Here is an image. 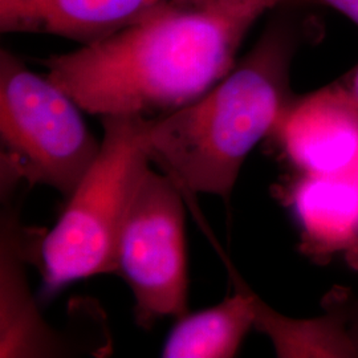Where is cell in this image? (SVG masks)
<instances>
[{
  "instance_id": "13",
  "label": "cell",
  "mask_w": 358,
  "mask_h": 358,
  "mask_svg": "<svg viewBox=\"0 0 358 358\" xmlns=\"http://www.w3.org/2000/svg\"><path fill=\"white\" fill-rule=\"evenodd\" d=\"M343 85L345 87L346 90L349 92L350 97L358 106V63L343 80Z\"/></svg>"
},
{
  "instance_id": "3",
  "label": "cell",
  "mask_w": 358,
  "mask_h": 358,
  "mask_svg": "<svg viewBox=\"0 0 358 358\" xmlns=\"http://www.w3.org/2000/svg\"><path fill=\"white\" fill-rule=\"evenodd\" d=\"M152 117L103 115L100 152L68 196L57 223L38 241L43 294L71 282L117 272V243L129 205L152 165L148 130Z\"/></svg>"
},
{
  "instance_id": "2",
  "label": "cell",
  "mask_w": 358,
  "mask_h": 358,
  "mask_svg": "<svg viewBox=\"0 0 358 358\" xmlns=\"http://www.w3.org/2000/svg\"><path fill=\"white\" fill-rule=\"evenodd\" d=\"M299 44L294 23L276 20L203 96L152 117V162L185 194H211L227 201L247 155L272 136L294 99L291 66Z\"/></svg>"
},
{
  "instance_id": "9",
  "label": "cell",
  "mask_w": 358,
  "mask_h": 358,
  "mask_svg": "<svg viewBox=\"0 0 358 358\" xmlns=\"http://www.w3.org/2000/svg\"><path fill=\"white\" fill-rule=\"evenodd\" d=\"M288 202L312 255L358 250V171L344 176L303 174L288 192Z\"/></svg>"
},
{
  "instance_id": "11",
  "label": "cell",
  "mask_w": 358,
  "mask_h": 358,
  "mask_svg": "<svg viewBox=\"0 0 358 358\" xmlns=\"http://www.w3.org/2000/svg\"><path fill=\"white\" fill-rule=\"evenodd\" d=\"M344 313L333 310L315 319H292L255 296V327L280 358L358 357V343Z\"/></svg>"
},
{
  "instance_id": "14",
  "label": "cell",
  "mask_w": 358,
  "mask_h": 358,
  "mask_svg": "<svg viewBox=\"0 0 358 358\" xmlns=\"http://www.w3.org/2000/svg\"><path fill=\"white\" fill-rule=\"evenodd\" d=\"M353 336H355V338H356V341L358 343V332L353 333Z\"/></svg>"
},
{
  "instance_id": "4",
  "label": "cell",
  "mask_w": 358,
  "mask_h": 358,
  "mask_svg": "<svg viewBox=\"0 0 358 358\" xmlns=\"http://www.w3.org/2000/svg\"><path fill=\"white\" fill-rule=\"evenodd\" d=\"M78 103L8 50L0 52L1 180L69 196L100 152Z\"/></svg>"
},
{
  "instance_id": "10",
  "label": "cell",
  "mask_w": 358,
  "mask_h": 358,
  "mask_svg": "<svg viewBox=\"0 0 358 358\" xmlns=\"http://www.w3.org/2000/svg\"><path fill=\"white\" fill-rule=\"evenodd\" d=\"M235 291L220 304L185 313L169 333L162 357L231 358L255 327L256 294L231 269Z\"/></svg>"
},
{
  "instance_id": "12",
  "label": "cell",
  "mask_w": 358,
  "mask_h": 358,
  "mask_svg": "<svg viewBox=\"0 0 358 358\" xmlns=\"http://www.w3.org/2000/svg\"><path fill=\"white\" fill-rule=\"evenodd\" d=\"M310 3H319L334 11L344 15L353 24L358 27V0H306Z\"/></svg>"
},
{
  "instance_id": "7",
  "label": "cell",
  "mask_w": 358,
  "mask_h": 358,
  "mask_svg": "<svg viewBox=\"0 0 358 358\" xmlns=\"http://www.w3.org/2000/svg\"><path fill=\"white\" fill-rule=\"evenodd\" d=\"M40 235H31L7 206L0 238V357H65L72 349L38 312L27 282V263L38 256Z\"/></svg>"
},
{
  "instance_id": "6",
  "label": "cell",
  "mask_w": 358,
  "mask_h": 358,
  "mask_svg": "<svg viewBox=\"0 0 358 358\" xmlns=\"http://www.w3.org/2000/svg\"><path fill=\"white\" fill-rule=\"evenodd\" d=\"M272 136L301 174L358 171V106L341 81L294 97Z\"/></svg>"
},
{
  "instance_id": "5",
  "label": "cell",
  "mask_w": 358,
  "mask_h": 358,
  "mask_svg": "<svg viewBox=\"0 0 358 358\" xmlns=\"http://www.w3.org/2000/svg\"><path fill=\"white\" fill-rule=\"evenodd\" d=\"M182 189L152 166L131 198L117 243V272L134 296L142 328L187 310V259Z\"/></svg>"
},
{
  "instance_id": "1",
  "label": "cell",
  "mask_w": 358,
  "mask_h": 358,
  "mask_svg": "<svg viewBox=\"0 0 358 358\" xmlns=\"http://www.w3.org/2000/svg\"><path fill=\"white\" fill-rule=\"evenodd\" d=\"M287 1L306 0H164L109 38L52 55L47 76L90 115H167L226 76L250 29Z\"/></svg>"
},
{
  "instance_id": "8",
  "label": "cell",
  "mask_w": 358,
  "mask_h": 358,
  "mask_svg": "<svg viewBox=\"0 0 358 358\" xmlns=\"http://www.w3.org/2000/svg\"><path fill=\"white\" fill-rule=\"evenodd\" d=\"M164 0H0L3 34H43L88 45L134 24Z\"/></svg>"
}]
</instances>
